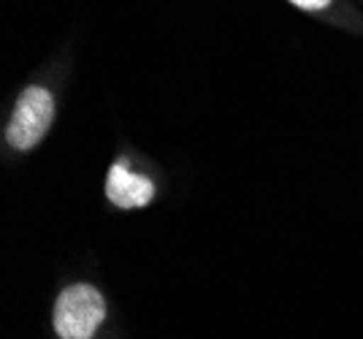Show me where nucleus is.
<instances>
[{
  "label": "nucleus",
  "mask_w": 363,
  "mask_h": 339,
  "mask_svg": "<svg viewBox=\"0 0 363 339\" xmlns=\"http://www.w3.org/2000/svg\"><path fill=\"white\" fill-rule=\"evenodd\" d=\"M55 120V98L49 90L30 84L16 98L11 123L6 128V139L14 150H30L46 136L49 125Z\"/></svg>",
  "instance_id": "nucleus-2"
},
{
  "label": "nucleus",
  "mask_w": 363,
  "mask_h": 339,
  "mask_svg": "<svg viewBox=\"0 0 363 339\" xmlns=\"http://www.w3.org/2000/svg\"><path fill=\"white\" fill-rule=\"evenodd\" d=\"M106 196L120 209H136V206L150 204L155 196V185L147 177H138L133 171H128L125 163H114L106 179Z\"/></svg>",
  "instance_id": "nucleus-3"
},
{
  "label": "nucleus",
  "mask_w": 363,
  "mask_h": 339,
  "mask_svg": "<svg viewBox=\"0 0 363 339\" xmlns=\"http://www.w3.org/2000/svg\"><path fill=\"white\" fill-rule=\"evenodd\" d=\"M290 3L298 9H306V11H320V9L331 6V0H290Z\"/></svg>",
  "instance_id": "nucleus-4"
},
{
  "label": "nucleus",
  "mask_w": 363,
  "mask_h": 339,
  "mask_svg": "<svg viewBox=\"0 0 363 339\" xmlns=\"http://www.w3.org/2000/svg\"><path fill=\"white\" fill-rule=\"evenodd\" d=\"M106 318V301L92 285H71L57 296L55 331L60 339H92Z\"/></svg>",
  "instance_id": "nucleus-1"
}]
</instances>
